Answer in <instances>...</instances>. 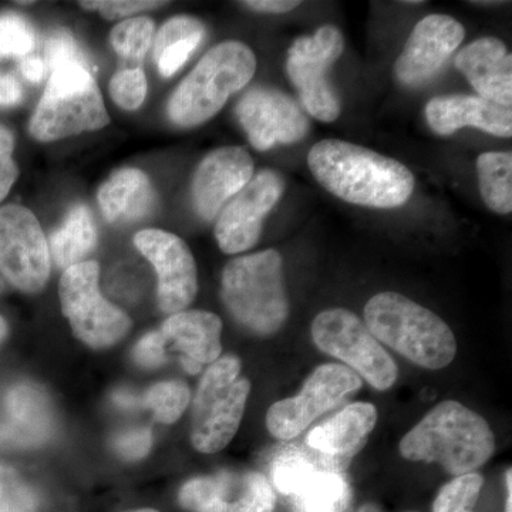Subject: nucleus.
<instances>
[{"label": "nucleus", "instance_id": "obj_1", "mask_svg": "<svg viewBox=\"0 0 512 512\" xmlns=\"http://www.w3.org/2000/svg\"><path fill=\"white\" fill-rule=\"evenodd\" d=\"M308 165L326 191L362 207H402L416 187L412 171L400 161L338 138L316 143L309 151Z\"/></svg>", "mask_w": 512, "mask_h": 512}, {"label": "nucleus", "instance_id": "obj_2", "mask_svg": "<svg viewBox=\"0 0 512 512\" xmlns=\"http://www.w3.org/2000/svg\"><path fill=\"white\" fill-rule=\"evenodd\" d=\"M494 451L487 420L453 400L437 404L400 441V454L407 460L440 464L456 477L483 467Z\"/></svg>", "mask_w": 512, "mask_h": 512}, {"label": "nucleus", "instance_id": "obj_3", "mask_svg": "<svg viewBox=\"0 0 512 512\" xmlns=\"http://www.w3.org/2000/svg\"><path fill=\"white\" fill-rule=\"evenodd\" d=\"M365 325L377 342L424 369H444L456 357L457 340L450 326L402 293L373 296L365 306Z\"/></svg>", "mask_w": 512, "mask_h": 512}, {"label": "nucleus", "instance_id": "obj_4", "mask_svg": "<svg viewBox=\"0 0 512 512\" xmlns=\"http://www.w3.org/2000/svg\"><path fill=\"white\" fill-rule=\"evenodd\" d=\"M221 298L239 325L256 335H274L289 316L281 254L266 249L229 261L222 272Z\"/></svg>", "mask_w": 512, "mask_h": 512}, {"label": "nucleus", "instance_id": "obj_5", "mask_svg": "<svg viewBox=\"0 0 512 512\" xmlns=\"http://www.w3.org/2000/svg\"><path fill=\"white\" fill-rule=\"evenodd\" d=\"M256 72V57L245 43L228 40L212 47L168 101L175 126L191 128L211 120Z\"/></svg>", "mask_w": 512, "mask_h": 512}, {"label": "nucleus", "instance_id": "obj_6", "mask_svg": "<svg viewBox=\"0 0 512 512\" xmlns=\"http://www.w3.org/2000/svg\"><path fill=\"white\" fill-rule=\"evenodd\" d=\"M110 123L99 86L83 64H64L52 70L42 99L29 124L36 140L56 141Z\"/></svg>", "mask_w": 512, "mask_h": 512}, {"label": "nucleus", "instance_id": "obj_7", "mask_svg": "<svg viewBox=\"0 0 512 512\" xmlns=\"http://www.w3.org/2000/svg\"><path fill=\"white\" fill-rule=\"evenodd\" d=\"M241 375V360L228 355L215 360L202 376L192 409L191 443L214 454L228 446L241 424L251 383Z\"/></svg>", "mask_w": 512, "mask_h": 512}, {"label": "nucleus", "instance_id": "obj_8", "mask_svg": "<svg viewBox=\"0 0 512 512\" xmlns=\"http://www.w3.org/2000/svg\"><path fill=\"white\" fill-rule=\"evenodd\" d=\"M343 50V33L336 26L326 25L313 35L298 37L286 56V73L299 94V103L309 116L322 123L338 120L342 111L330 70Z\"/></svg>", "mask_w": 512, "mask_h": 512}, {"label": "nucleus", "instance_id": "obj_9", "mask_svg": "<svg viewBox=\"0 0 512 512\" xmlns=\"http://www.w3.org/2000/svg\"><path fill=\"white\" fill-rule=\"evenodd\" d=\"M311 330L323 353L342 360L376 390H389L396 383V363L355 313L326 309L313 319Z\"/></svg>", "mask_w": 512, "mask_h": 512}, {"label": "nucleus", "instance_id": "obj_10", "mask_svg": "<svg viewBox=\"0 0 512 512\" xmlns=\"http://www.w3.org/2000/svg\"><path fill=\"white\" fill-rule=\"evenodd\" d=\"M99 279V264L84 261L66 269L59 285L62 312L74 335L96 349L113 346L131 329L126 313L101 295Z\"/></svg>", "mask_w": 512, "mask_h": 512}, {"label": "nucleus", "instance_id": "obj_11", "mask_svg": "<svg viewBox=\"0 0 512 512\" xmlns=\"http://www.w3.org/2000/svg\"><path fill=\"white\" fill-rule=\"evenodd\" d=\"M362 377L348 366L326 363L316 367L298 396L276 402L266 413V427L279 440H292L350 393L362 387Z\"/></svg>", "mask_w": 512, "mask_h": 512}, {"label": "nucleus", "instance_id": "obj_12", "mask_svg": "<svg viewBox=\"0 0 512 512\" xmlns=\"http://www.w3.org/2000/svg\"><path fill=\"white\" fill-rule=\"evenodd\" d=\"M0 274L28 293L42 291L49 281L45 232L35 214L20 205L0 208Z\"/></svg>", "mask_w": 512, "mask_h": 512}, {"label": "nucleus", "instance_id": "obj_13", "mask_svg": "<svg viewBox=\"0 0 512 512\" xmlns=\"http://www.w3.org/2000/svg\"><path fill=\"white\" fill-rule=\"evenodd\" d=\"M237 119L258 151L299 143L311 130L308 113L291 94L274 87H255L238 101Z\"/></svg>", "mask_w": 512, "mask_h": 512}, {"label": "nucleus", "instance_id": "obj_14", "mask_svg": "<svg viewBox=\"0 0 512 512\" xmlns=\"http://www.w3.org/2000/svg\"><path fill=\"white\" fill-rule=\"evenodd\" d=\"M285 192L282 175L274 170L254 174L241 191L225 205L215 224V239L222 252L241 254L258 244L269 212Z\"/></svg>", "mask_w": 512, "mask_h": 512}, {"label": "nucleus", "instance_id": "obj_15", "mask_svg": "<svg viewBox=\"0 0 512 512\" xmlns=\"http://www.w3.org/2000/svg\"><path fill=\"white\" fill-rule=\"evenodd\" d=\"M134 245L156 268L161 311L183 312L198 291L197 265L188 245L163 229H143L134 237Z\"/></svg>", "mask_w": 512, "mask_h": 512}, {"label": "nucleus", "instance_id": "obj_16", "mask_svg": "<svg viewBox=\"0 0 512 512\" xmlns=\"http://www.w3.org/2000/svg\"><path fill=\"white\" fill-rule=\"evenodd\" d=\"M191 512H272L274 488L256 471H222L188 481L178 495Z\"/></svg>", "mask_w": 512, "mask_h": 512}, {"label": "nucleus", "instance_id": "obj_17", "mask_svg": "<svg viewBox=\"0 0 512 512\" xmlns=\"http://www.w3.org/2000/svg\"><path fill=\"white\" fill-rule=\"evenodd\" d=\"M466 36L464 26L453 16L433 13L414 26L412 35L394 64V76L406 87H420L433 80L446 66Z\"/></svg>", "mask_w": 512, "mask_h": 512}, {"label": "nucleus", "instance_id": "obj_18", "mask_svg": "<svg viewBox=\"0 0 512 512\" xmlns=\"http://www.w3.org/2000/svg\"><path fill=\"white\" fill-rule=\"evenodd\" d=\"M255 164L244 147L229 146L211 151L198 165L192 181L195 210L212 221L235 195L252 180Z\"/></svg>", "mask_w": 512, "mask_h": 512}, {"label": "nucleus", "instance_id": "obj_19", "mask_svg": "<svg viewBox=\"0 0 512 512\" xmlns=\"http://www.w3.org/2000/svg\"><path fill=\"white\" fill-rule=\"evenodd\" d=\"M427 124L434 133L447 137L464 127L478 128L491 136H512V111L474 94L437 96L424 109Z\"/></svg>", "mask_w": 512, "mask_h": 512}, {"label": "nucleus", "instance_id": "obj_20", "mask_svg": "<svg viewBox=\"0 0 512 512\" xmlns=\"http://www.w3.org/2000/svg\"><path fill=\"white\" fill-rule=\"evenodd\" d=\"M454 64L477 96L511 109L512 56L503 40L497 37L474 40L457 53Z\"/></svg>", "mask_w": 512, "mask_h": 512}, {"label": "nucleus", "instance_id": "obj_21", "mask_svg": "<svg viewBox=\"0 0 512 512\" xmlns=\"http://www.w3.org/2000/svg\"><path fill=\"white\" fill-rule=\"evenodd\" d=\"M376 407L372 403H352L311 430L306 444L323 456L348 461L365 447L377 423Z\"/></svg>", "mask_w": 512, "mask_h": 512}, {"label": "nucleus", "instance_id": "obj_22", "mask_svg": "<svg viewBox=\"0 0 512 512\" xmlns=\"http://www.w3.org/2000/svg\"><path fill=\"white\" fill-rule=\"evenodd\" d=\"M167 349L180 353V360L211 365L222 352V322L215 313L185 311L171 315L160 330Z\"/></svg>", "mask_w": 512, "mask_h": 512}, {"label": "nucleus", "instance_id": "obj_23", "mask_svg": "<svg viewBox=\"0 0 512 512\" xmlns=\"http://www.w3.org/2000/svg\"><path fill=\"white\" fill-rule=\"evenodd\" d=\"M8 420L0 426V443L32 446L49 439L52 416L45 393L33 384L12 387L5 399Z\"/></svg>", "mask_w": 512, "mask_h": 512}, {"label": "nucleus", "instance_id": "obj_24", "mask_svg": "<svg viewBox=\"0 0 512 512\" xmlns=\"http://www.w3.org/2000/svg\"><path fill=\"white\" fill-rule=\"evenodd\" d=\"M97 200L110 224H131L151 214L157 194L143 171L121 168L101 185Z\"/></svg>", "mask_w": 512, "mask_h": 512}, {"label": "nucleus", "instance_id": "obj_25", "mask_svg": "<svg viewBox=\"0 0 512 512\" xmlns=\"http://www.w3.org/2000/svg\"><path fill=\"white\" fill-rule=\"evenodd\" d=\"M97 229L92 212L83 204L74 205L62 227L50 237L49 252L60 268L82 264L96 247Z\"/></svg>", "mask_w": 512, "mask_h": 512}, {"label": "nucleus", "instance_id": "obj_26", "mask_svg": "<svg viewBox=\"0 0 512 512\" xmlns=\"http://www.w3.org/2000/svg\"><path fill=\"white\" fill-rule=\"evenodd\" d=\"M292 497L296 512H345L352 493L340 470L322 467L309 474Z\"/></svg>", "mask_w": 512, "mask_h": 512}, {"label": "nucleus", "instance_id": "obj_27", "mask_svg": "<svg viewBox=\"0 0 512 512\" xmlns=\"http://www.w3.org/2000/svg\"><path fill=\"white\" fill-rule=\"evenodd\" d=\"M478 185L484 204L495 214L512 212V156L507 151H490L477 158Z\"/></svg>", "mask_w": 512, "mask_h": 512}, {"label": "nucleus", "instance_id": "obj_28", "mask_svg": "<svg viewBox=\"0 0 512 512\" xmlns=\"http://www.w3.org/2000/svg\"><path fill=\"white\" fill-rule=\"evenodd\" d=\"M154 30L156 25L150 18L127 19L111 30L110 43L130 67H140L153 43Z\"/></svg>", "mask_w": 512, "mask_h": 512}, {"label": "nucleus", "instance_id": "obj_29", "mask_svg": "<svg viewBox=\"0 0 512 512\" xmlns=\"http://www.w3.org/2000/svg\"><path fill=\"white\" fill-rule=\"evenodd\" d=\"M190 400L191 393L187 384L173 380L151 387L144 397V406L151 410L161 423L173 424L183 416Z\"/></svg>", "mask_w": 512, "mask_h": 512}, {"label": "nucleus", "instance_id": "obj_30", "mask_svg": "<svg viewBox=\"0 0 512 512\" xmlns=\"http://www.w3.org/2000/svg\"><path fill=\"white\" fill-rule=\"evenodd\" d=\"M484 478L478 473H468L458 476L441 488L439 495L434 500V512H473L480 497Z\"/></svg>", "mask_w": 512, "mask_h": 512}, {"label": "nucleus", "instance_id": "obj_31", "mask_svg": "<svg viewBox=\"0 0 512 512\" xmlns=\"http://www.w3.org/2000/svg\"><path fill=\"white\" fill-rule=\"evenodd\" d=\"M36 46V33L32 25L18 13L0 15V57L29 55Z\"/></svg>", "mask_w": 512, "mask_h": 512}, {"label": "nucleus", "instance_id": "obj_32", "mask_svg": "<svg viewBox=\"0 0 512 512\" xmlns=\"http://www.w3.org/2000/svg\"><path fill=\"white\" fill-rule=\"evenodd\" d=\"M110 96L124 110H137L147 96V79L141 67H124L110 80Z\"/></svg>", "mask_w": 512, "mask_h": 512}, {"label": "nucleus", "instance_id": "obj_33", "mask_svg": "<svg viewBox=\"0 0 512 512\" xmlns=\"http://www.w3.org/2000/svg\"><path fill=\"white\" fill-rule=\"evenodd\" d=\"M36 495L15 470L0 464V512H32Z\"/></svg>", "mask_w": 512, "mask_h": 512}, {"label": "nucleus", "instance_id": "obj_34", "mask_svg": "<svg viewBox=\"0 0 512 512\" xmlns=\"http://www.w3.org/2000/svg\"><path fill=\"white\" fill-rule=\"evenodd\" d=\"M205 35H207V30L201 20L192 18V16H175L165 22L163 28L157 33L154 57L160 55L165 47L173 45V43L188 39V37Z\"/></svg>", "mask_w": 512, "mask_h": 512}, {"label": "nucleus", "instance_id": "obj_35", "mask_svg": "<svg viewBox=\"0 0 512 512\" xmlns=\"http://www.w3.org/2000/svg\"><path fill=\"white\" fill-rule=\"evenodd\" d=\"M46 60L50 70L64 64L79 63L87 66L83 53L74 42L73 36L66 30L53 33L46 42Z\"/></svg>", "mask_w": 512, "mask_h": 512}, {"label": "nucleus", "instance_id": "obj_36", "mask_svg": "<svg viewBox=\"0 0 512 512\" xmlns=\"http://www.w3.org/2000/svg\"><path fill=\"white\" fill-rule=\"evenodd\" d=\"M86 10H97L107 19L126 18L136 13L161 8L168 2H154V0H93V2H80Z\"/></svg>", "mask_w": 512, "mask_h": 512}, {"label": "nucleus", "instance_id": "obj_37", "mask_svg": "<svg viewBox=\"0 0 512 512\" xmlns=\"http://www.w3.org/2000/svg\"><path fill=\"white\" fill-rule=\"evenodd\" d=\"M204 37L205 36L188 37V39L180 40V42L165 47L160 55L154 57L158 72H160L161 76L171 77L173 74L177 73L178 70L188 62L192 53L198 49Z\"/></svg>", "mask_w": 512, "mask_h": 512}, {"label": "nucleus", "instance_id": "obj_38", "mask_svg": "<svg viewBox=\"0 0 512 512\" xmlns=\"http://www.w3.org/2000/svg\"><path fill=\"white\" fill-rule=\"evenodd\" d=\"M13 148H15V138L8 128L0 124V201L5 200L10 188L19 177L18 165L12 158Z\"/></svg>", "mask_w": 512, "mask_h": 512}, {"label": "nucleus", "instance_id": "obj_39", "mask_svg": "<svg viewBox=\"0 0 512 512\" xmlns=\"http://www.w3.org/2000/svg\"><path fill=\"white\" fill-rule=\"evenodd\" d=\"M153 444V434L148 429H134L124 431L114 440L117 453L124 460L136 461L147 456Z\"/></svg>", "mask_w": 512, "mask_h": 512}, {"label": "nucleus", "instance_id": "obj_40", "mask_svg": "<svg viewBox=\"0 0 512 512\" xmlns=\"http://www.w3.org/2000/svg\"><path fill=\"white\" fill-rule=\"evenodd\" d=\"M134 359L144 367H158L167 360V346L160 332H151L144 336L134 348Z\"/></svg>", "mask_w": 512, "mask_h": 512}, {"label": "nucleus", "instance_id": "obj_41", "mask_svg": "<svg viewBox=\"0 0 512 512\" xmlns=\"http://www.w3.org/2000/svg\"><path fill=\"white\" fill-rule=\"evenodd\" d=\"M241 5L255 12L279 15V13H288L298 8L301 2L298 0H247V2H241Z\"/></svg>", "mask_w": 512, "mask_h": 512}, {"label": "nucleus", "instance_id": "obj_42", "mask_svg": "<svg viewBox=\"0 0 512 512\" xmlns=\"http://www.w3.org/2000/svg\"><path fill=\"white\" fill-rule=\"evenodd\" d=\"M22 87L12 74H0V106H15L22 100Z\"/></svg>", "mask_w": 512, "mask_h": 512}, {"label": "nucleus", "instance_id": "obj_43", "mask_svg": "<svg viewBox=\"0 0 512 512\" xmlns=\"http://www.w3.org/2000/svg\"><path fill=\"white\" fill-rule=\"evenodd\" d=\"M20 70L23 76L32 83H39L46 73V64L42 59L36 56L25 57L20 63Z\"/></svg>", "mask_w": 512, "mask_h": 512}, {"label": "nucleus", "instance_id": "obj_44", "mask_svg": "<svg viewBox=\"0 0 512 512\" xmlns=\"http://www.w3.org/2000/svg\"><path fill=\"white\" fill-rule=\"evenodd\" d=\"M113 400L117 406L124 407V409H134L140 403L134 394L128 392L114 393Z\"/></svg>", "mask_w": 512, "mask_h": 512}, {"label": "nucleus", "instance_id": "obj_45", "mask_svg": "<svg viewBox=\"0 0 512 512\" xmlns=\"http://www.w3.org/2000/svg\"><path fill=\"white\" fill-rule=\"evenodd\" d=\"M511 468H508L507 474H505V485H507V500H505V512H511V500H512V484H511Z\"/></svg>", "mask_w": 512, "mask_h": 512}, {"label": "nucleus", "instance_id": "obj_46", "mask_svg": "<svg viewBox=\"0 0 512 512\" xmlns=\"http://www.w3.org/2000/svg\"><path fill=\"white\" fill-rule=\"evenodd\" d=\"M6 333H8V325H6L5 319L0 316V342L5 339Z\"/></svg>", "mask_w": 512, "mask_h": 512}, {"label": "nucleus", "instance_id": "obj_47", "mask_svg": "<svg viewBox=\"0 0 512 512\" xmlns=\"http://www.w3.org/2000/svg\"><path fill=\"white\" fill-rule=\"evenodd\" d=\"M357 512H380L379 508L376 507V505L373 504H366L363 505L362 508H360Z\"/></svg>", "mask_w": 512, "mask_h": 512}, {"label": "nucleus", "instance_id": "obj_48", "mask_svg": "<svg viewBox=\"0 0 512 512\" xmlns=\"http://www.w3.org/2000/svg\"><path fill=\"white\" fill-rule=\"evenodd\" d=\"M491 5H498V2H490ZM474 5H488L487 2H474Z\"/></svg>", "mask_w": 512, "mask_h": 512}, {"label": "nucleus", "instance_id": "obj_49", "mask_svg": "<svg viewBox=\"0 0 512 512\" xmlns=\"http://www.w3.org/2000/svg\"><path fill=\"white\" fill-rule=\"evenodd\" d=\"M406 3V5H420V3H423V2H419V0H413V2H404Z\"/></svg>", "mask_w": 512, "mask_h": 512}, {"label": "nucleus", "instance_id": "obj_50", "mask_svg": "<svg viewBox=\"0 0 512 512\" xmlns=\"http://www.w3.org/2000/svg\"><path fill=\"white\" fill-rule=\"evenodd\" d=\"M131 512H158L156 510H137V511H131Z\"/></svg>", "mask_w": 512, "mask_h": 512}]
</instances>
